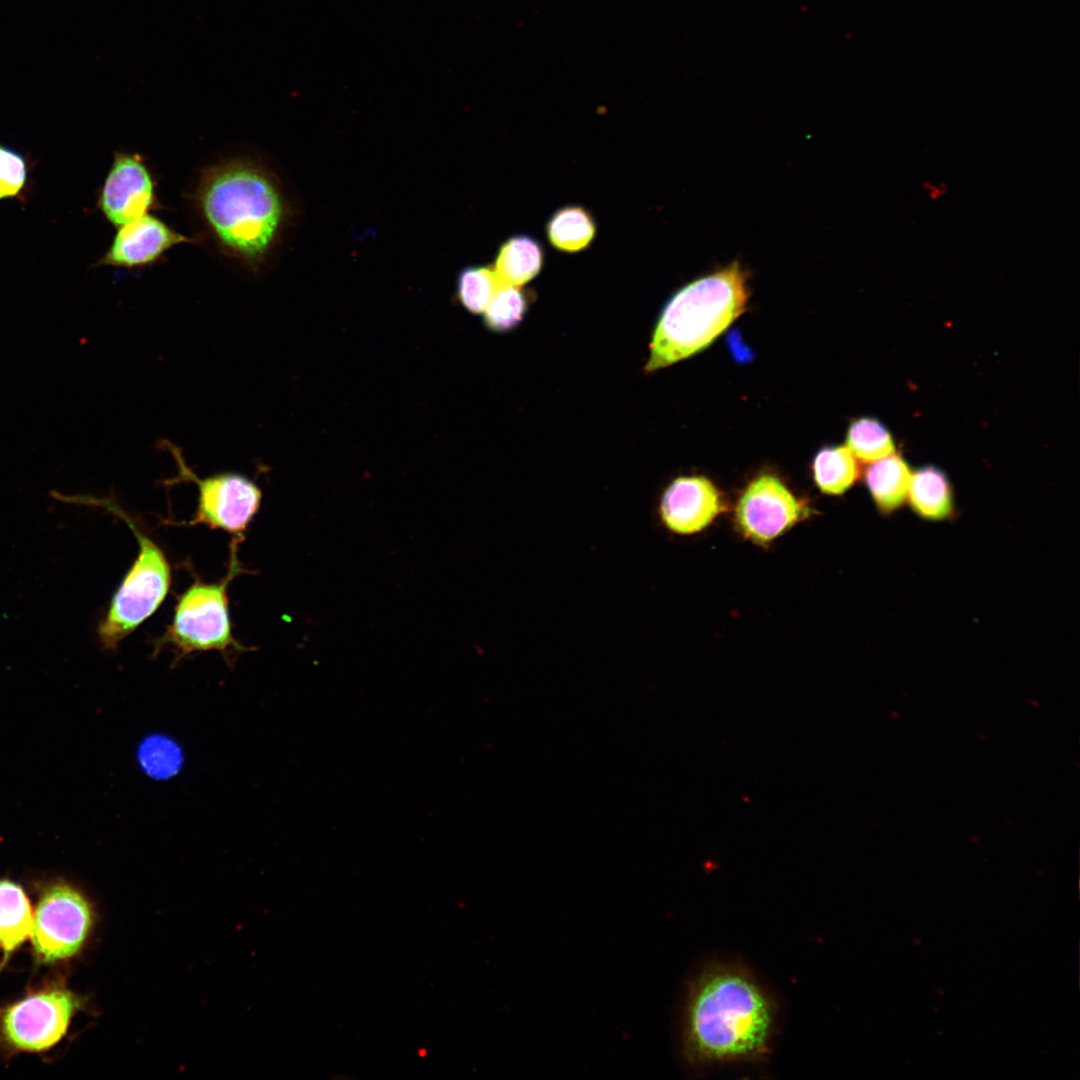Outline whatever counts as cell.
<instances>
[{
  "instance_id": "obj_19",
  "label": "cell",
  "mask_w": 1080,
  "mask_h": 1080,
  "mask_svg": "<svg viewBox=\"0 0 1080 1080\" xmlns=\"http://www.w3.org/2000/svg\"><path fill=\"white\" fill-rule=\"evenodd\" d=\"M846 446L862 462L871 463L896 452L892 434L879 420L861 417L851 422Z\"/></svg>"
},
{
  "instance_id": "obj_16",
  "label": "cell",
  "mask_w": 1080,
  "mask_h": 1080,
  "mask_svg": "<svg viewBox=\"0 0 1080 1080\" xmlns=\"http://www.w3.org/2000/svg\"><path fill=\"white\" fill-rule=\"evenodd\" d=\"M545 233L550 245L563 253H578L595 239L597 225L591 212L579 205L557 209L548 219Z\"/></svg>"
},
{
  "instance_id": "obj_21",
  "label": "cell",
  "mask_w": 1080,
  "mask_h": 1080,
  "mask_svg": "<svg viewBox=\"0 0 1080 1080\" xmlns=\"http://www.w3.org/2000/svg\"><path fill=\"white\" fill-rule=\"evenodd\" d=\"M530 296L519 286L501 282L483 314L484 324L494 332H507L517 327L529 308Z\"/></svg>"
},
{
  "instance_id": "obj_6",
  "label": "cell",
  "mask_w": 1080,
  "mask_h": 1080,
  "mask_svg": "<svg viewBox=\"0 0 1080 1080\" xmlns=\"http://www.w3.org/2000/svg\"><path fill=\"white\" fill-rule=\"evenodd\" d=\"M160 446L172 455L178 469V476L169 483L190 481L197 486V508L193 518L185 524L205 525L241 540L259 510L262 499L259 486L236 472L198 477L185 462L180 448L167 440L161 441Z\"/></svg>"
},
{
  "instance_id": "obj_1",
  "label": "cell",
  "mask_w": 1080,
  "mask_h": 1080,
  "mask_svg": "<svg viewBox=\"0 0 1080 1080\" xmlns=\"http://www.w3.org/2000/svg\"><path fill=\"white\" fill-rule=\"evenodd\" d=\"M681 1023V1051L690 1065L753 1063L771 1050L777 1005L748 968L717 962L690 982Z\"/></svg>"
},
{
  "instance_id": "obj_3",
  "label": "cell",
  "mask_w": 1080,
  "mask_h": 1080,
  "mask_svg": "<svg viewBox=\"0 0 1080 1080\" xmlns=\"http://www.w3.org/2000/svg\"><path fill=\"white\" fill-rule=\"evenodd\" d=\"M749 297L748 275L737 260L681 287L661 311L645 371L668 367L708 347L744 313Z\"/></svg>"
},
{
  "instance_id": "obj_5",
  "label": "cell",
  "mask_w": 1080,
  "mask_h": 1080,
  "mask_svg": "<svg viewBox=\"0 0 1080 1080\" xmlns=\"http://www.w3.org/2000/svg\"><path fill=\"white\" fill-rule=\"evenodd\" d=\"M240 540L232 539L228 572L218 582L195 581L178 597L174 614L158 641L168 645L178 657L196 652L218 651L224 655L246 650L233 636L227 589L240 573L237 560Z\"/></svg>"
},
{
  "instance_id": "obj_15",
  "label": "cell",
  "mask_w": 1080,
  "mask_h": 1080,
  "mask_svg": "<svg viewBox=\"0 0 1080 1080\" xmlns=\"http://www.w3.org/2000/svg\"><path fill=\"white\" fill-rule=\"evenodd\" d=\"M544 258L543 247L537 239L526 234L513 235L499 247L494 271L500 282L520 287L540 273Z\"/></svg>"
},
{
  "instance_id": "obj_13",
  "label": "cell",
  "mask_w": 1080,
  "mask_h": 1080,
  "mask_svg": "<svg viewBox=\"0 0 1080 1080\" xmlns=\"http://www.w3.org/2000/svg\"><path fill=\"white\" fill-rule=\"evenodd\" d=\"M912 512L926 521H945L956 512L952 484L946 473L925 465L911 473L907 499Z\"/></svg>"
},
{
  "instance_id": "obj_23",
  "label": "cell",
  "mask_w": 1080,
  "mask_h": 1080,
  "mask_svg": "<svg viewBox=\"0 0 1080 1080\" xmlns=\"http://www.w3.org/2000/svg\"><path fill=\"white\" fill-rule=\"evenodd\" d=\"M27 179L26 162L21 154L0 145V199L16 196Z\"/></svg>"
},
{
  "instance_id": "obj_18",
  "label": "cell",
  "mask_w": 1080,
  "mask_h": 1080,
  "mask_svg": "<svg viewBox=\"0 0 1080 1080\" xmlns=\"http://www.w3.org/2000/svg\"><path fill=\"white\" fill-rule=\"evenodd\" d=\"M813 479L818 489L827 495H841L859 477L855 456L846 445L826 447L814 457Z\"/></svg>"
},
{
  "instance_id": "obj_9",
  "label": "cell",
  "mask_w": 1080,
  "mask_h": 1080,
  "mask_svg": "<svg viewBox=\"0 0 1080 1080\" xmlns=\"http://www.w3.org/2000/svg\"><path fill=\"white\" fill-rule=\"evenodd\" d=\"M806 502L798 499L772 474H761L740 495L734 523L737 531L757 545H768L812 514Z\"/></svg>"
},
{
  "instance_id": "obj_14",
  "label": "cell",
  "mask_w": 1080,
  "mask_h": 1080,
  "mask_svg": "<svg viewBox=\"0 0 1080 1080\" xmlns=\"http://www.w3.org/2000/svg\"><path fill=\"white\" fill-rule=\"evenodd\" d=\"M911 473L908 463L896 452L869 463L864 480L879 513L891 515L902 507Z\"/></svg>"
},
{
  "instance_id": "obj_8",
  "label": "cell",
  "mask_w": 1080,
  "mask_h": 1080,
  "mask_svg": "<svg viewBox=\"0 0 1080 1080\" xmlns=\"http://www.w3.org/2000/svg\"><path fill=\"white\" fill-rule=\"evenodd\" d=\"M81 998L62 986H49L8 1006L0 1014L7 1044L20 1051L50 1049L66 1034Z\"/></svg>"
},
{
  "instance_id": "obj_22",
  "label": "cell",
  "mask_w": 1080,
  "mask_h": 1080,
  "mask_svg": "<svg viewBox=\"0 0 1080 1080\" xmlns=\"http://www.w3.org/2000/svg\"><path fill=\"white\" fill-rule=\"evenodd\" d=\"M500 284L494 269L485 266L468 267L458 277V300L468 312L482 314Z\"/></svg>"
},
{
  "instance_id": "obj_2",
  "label": "cell",
  "mask_w": 1080,
  "mask_h": 1080,
  "mask_svg": "<svg viewBox=\"0 0 1080 1080\" xmlns=\"http://www.w3.org/2000/svg\"><path fill=\"white\" fill-rule=\"evenodd\" d=\"M196 204L218 245L258 269L283 219L279 191L265 170L248 160L208 167L199 180Z\"/></svg>"
},
{
  "instance_id": "obj_10",
  "label": "cell",
  "mask_w": 1080,
  "mask_h": 1080,
  "mask_svg": "<svg viewBox=\"0 0 1080 1080\" xmlns=\"http://www.w3.org/2000/svg\"><path fill=\"white\" fill-rule=\"evenodd\" d=\"M157 203L148 167L137 154L116 152L99 196L106 219L119 227L149 213Z\"/></svg>"
},
{
  "instance_id": "obj_4",
  "label": "cell",
  "mask_w": 1080,
  "mask_h": 1080,
  "mask_svg": "<svg viewBox=\"0 0 1080 1080\" xmlns=\"http://www.w3.org/2000/svg\"><path fill=\"white\" fill-rule=\"evenodd\" d=\"M70 500L76 504L101 507L118 516L133 532L138 543L137 557L97 626L102 648L114 651L163 603L171 586V567L161 547L113 499L71 495Z\"/></svg>"
},
{
  "instance_id": "obj_17",
  "label": "cell",
  "mask_w": 1080,
  "mask_h": 1080,
  "mask_svg": "<svg viewBox=\"0 0 1080 1080\" xmlns=\"http://www.w3.org/2000/svg\"><path fill=\"white\" fill-rule=\"evenodd\" d=\"M33 912L23 889L0 878V946L8 955L31 936Z\"/></svg>"
},
{
  "instance_id": "obj_11",
  "label": "cell",
  "mask_w": 1080,
  "mask_h": 1080,
  "mask_svg": "<svg viewBox=\"0 0 1080 1080\" xmlns=\"http://www.w3.org/2000/svg\"><path fill=\"white\" fill-rule=\"evenodd\" d=\"M725 510L720 492L704 476H680L662 492L658 517L669 532L689 536L706 529Z\"/></svg>"
},
{
  "instance_id": "obj_7",
  "label": "cell",
  "mask_w": 1080,
  "mask_h": 1080,
  "mask_svg": "<svg viewBox=\"0 0 1080 1080\" xmlns=\"http://www.w3.org/2000/svg\"><path fill=\"white\" fill-rule=\"evenodd\" d=\"M94 921L93 906L81 891L63 881L50 884L33 918L36 956L48 963L74 956L89 938Z\"/></svg>"
},
{
  "instance_id": "obj_20",
  "label": "cell",
  "mask_w": 1080,
  "mask_h": 1080,
  "mask_svg": "<svg viewBox=\"0 0 1080 1080\" xmlns=\"http://www.w3.org/2000/svg\"><path fill=\"white\" fill-rule=\"evenodd\" d=\"M137 760L143 772L157 780H166L181 770L183 750L171 737L152 734L145 737L137 748Z\"/></svg>"
},
{
  "instance_id": "obj_12",
  "label": "cell",
  "mask_w": 1080,
  "mask_h": 1080,
  "mask_svg": "<svg viewBox=\"0 0 1080 1080\" xmlns=\"http://www.w3.org/2000/svg\"><path fill=\"white\" fill-rule=\"evenodd\" d=\"M193 239L180 234L151 214L118 227L112 244L99 264L138 268L158 261L168 250Z\"/></svg>"
}]
</instances>
